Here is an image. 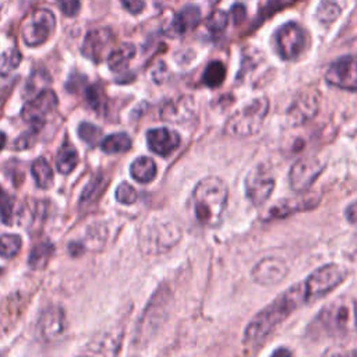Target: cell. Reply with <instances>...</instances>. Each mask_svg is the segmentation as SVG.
I'll return each mask as SVG.
<instances>
[{
  "label": "cell",
  "instance_id": "obj_1",
  "mask_svg": "<svg viewBox=\"0 0 357 357\" xmlns=\"http://www.w3.org/2000/svg\"><path fill=\"white\" fill-rule=\"evenodd\" d=\"M307 303L310 301L304 282L290 286L250 321L244 331V343L252 347L259 346L279 324Z\"/></svg>",
  "mask_w": 357,
  "mask_h": 357
},
{
  "label": "cell",
  "instance_id": "obj_2",
  "mask_svg": "<svg viewBox=\"0 0 357 357\" xmlns=\"http://www.w3.org/2000/svg\"><path fill=\"white\" fill-rule=\"evenodd\" d=\"M229 190L226 183L219 177H205L192 191L194 213L197 220L204 226H216L225 213Z\"/></svg>",
  "mask_w": 357,
  "mask_h": 357
},
{
  "label": "cell",
  "instance_id": "obj_3",
  "mask_svg": "<svg viewBox=\"0 0 357 357\" xmlns=\"http://www.w3.org/2000/svg\"><path fill=\"white\" fill-rule=\"evenodd\" d=\"M314 325L326 336H346L357 329V303L339 297L326 304L317 315Z\"/></svg>",
  "mask_w": 357,
  "mask_h": 357
},
{
  "label": "cell",
  "instance_id": "obj_4",
  "mask_svg": "<svg viewBox=\"0 0 357 357\" xmlns=\"http://www.w3.org/2000/svg\"><path fill=\"white\" fill-rule=\"evenodd\" d=\"M269 110L266 98H257L236 112L226 124V131L237 137H250L259 131Z\"/></svg>",
  "mask_w": 357,
  "mask_h": 357
},
{
  "label": "cell",
  "instance_id": "obj_5",
  "mask_svg": "<svg viewBox=\"0 0 357 357\" xmlns=\"http://www.w3.org/2000/svg\"><path fill=\"white\" fill-rule=\"evenodd\" d=\"M346 276H347L346 268L337 264H326L315 269L304 280V286H305L310 303L331 293L333 289H336L339 284L344 282Z\"/></svg>",
  "mask_w": 357,
  "mask_h": 357
},
{
  "label": "cell",
  "instance_id": "obj_6",
  "mask_svg": "<svg viewBox=\"0 0 357 357\" xmlns=\"http://www.w3.org/2000/svg\"><path fill=\"white\" fill-rule=\"evenodd\" d=\"M180 237V230L170 222H152L146 225L139 236L144 252L159 254L167 251Z\"/></svg>",
  "mask_w": 357,
  "mask_h": 357
},
{
  "label": "cell",
  "instance_id": "obj_7",
  "mask_svg": "<svg viewBox=\"0 0 357 357\" xmlns=\"http://www.w3.org/2000/svg\"><path fill=\"white\" fill-rule=\"evenodd\" d=\"M56 26L54 15L47 8L32 11L22 25V39L28 46L45 43Z\"/></svg>",
  "mask_w": 357,
  "mask_h": 357
},
{
  "label": "cell",
  "instance_id": "obj_8",
  "mask_svg": "<svg viewBox=\"0 0 357 357\" xmlns=\"http://www.w3.org/2000/svg\"><path fill=\"white\" fill-rule=\"evenodd\" d=\"M245 195L254 205H262L275 188V177L271 170L264 166H255L245 177Z\"/></svg>",
  "mask_w": 357,
  "mask_h": 357
},
{
  "label": "cell",
  "instance_id": "obj_9",
  "mask_svg": "<svg viewBox=\"0 0 357 357\" xmlns=\"http://www.w3.org/2000/svg\"><path fill=\"white\" fill-rule=\"evenodd\" d=\"M321 201V195L318 192L312 191H301L300 195L291 197V198H284L272 205L266 211V220H273V219H283L287 218L296 212L301 211H308L315 208Z\"/></svg>",
  "mask_w": 357,
  "mask_h": 357
},
{
  "label": "cell",
  "instance_id": "obj_10",
  "mask_svg": "<svg viewBox=\"0 0 357 357\" xmlns=\"http://www.w3.org/2000/svg\"><path fill=\"white\" fill-rule=\"evenodd\" d=\"M324 163L314 156L300 158L289 172V183L294 191H307L322 173Z\"/></svg>",
  "mask_w": 357,
  "mask_h": 357
},
{
  "label": "cell",
  "instance_id": "obj_11",
  "mask_svg": "<svg viewBox=\"0 0 357 357\" xmlns=\"http://www.w3.org/2000/svg\"><path fill=\"white\" fill-rule=\"evenodd\" d=\"M325 79L333 86L357 91V57L344 56L333 61L325 74Z\"/></svg>",
  "mask_w": 357,
  "mask_h": 357
},
{
  "label": "cell",
  "instance_id": "obj_12",
  "mask_svg": "<svg viewBox=\"0 0 357 357\" xmlns=\"http://www.w3.org/2000/svg\"><path fill=\"white\" fill-rule=\"evenodd\" d=\"M276 46L282 59H297L305 46V33L296 22L284 24L276 33Z\"/></svg>",
  "mask_w": 357,
  "mask_h": 357
},
{
  "label": "cell",
  "instance_id": "obj_13",
  "mask_svg": "<svg viewBox=\"0 0 357 357\" xmlns=\"http://www.w3.org/2000/svg\"><path fill=\"white\" fill-rule=\"evenodd\" d=\"M57 107V96L52 89H45L36 96L31 98L22 107V119L31 126L40 127L46 117Z\"/></svg>",
  "mask_w": 357,
  "mask_h": 357
},
{
  "label": "cell",
  "instance_id": "obj_14",
  "mask_svg": "<svg viewBox=\"0 0 357 357\" xmlns=\"http://www.w3.org/2000/svg\"><path fill=\"white\" fill-rule=\"evenodd\" d=\"M289 268L286 262L278 257L262 258L252 269V278L262 286H273L283 280Z\"/></svg>",
  "mask_w": 357,
  "mask_h": 357
},
{
  "label": "cell",
  "instance_id": "obj_15",
  "mask_svg": "<svg viewBox=\"0 0 357 357\" xmlns=\"http://www.w3.org/2000/svg\"><path fill=\"white\" fill-rule=\"evenodd\" d=\"M113 39H114V35L109 28L92 29L86 33L81 52L89 60L99 63L105 57L106 50L113 43Z\"/></svg>",
  "mask_w": 357,
  "mask_h": 357
},
{
  "label": "cell",
  "instance_id": "obj_16",
  "mask_svg": "<svg viewBox=\"0 0 357 357\" xmlns=\"http://www.w3.org/2000/svg\"><path fill=\"white\" fill-rule=\"evenodd\" d=\"M146 142L148 148L153 153L160 156H169L178 148L181 138L176 131H172L166 127H159L152 128L146 132Z\"/></svg>",
  "mask_w": 357,
  "mask_h": 357
},
{
  "label": "cell",
  "instance_id": "obj_17",
  "mask_svg": "<svg viewBox=\"0 0 357 357\" xmlns=\"http://www.w3.org/2000/svg\"><path fill=\"white\" fill-rule=\"evenodd\" d=\"M39 333L47 342L59 339L66 329V317L61 308L49 307L39 318Z\"/></svg>",
  "mask_w": 357,
  "mask_h": 357
},
{
  "label": "cell",
  "instance_id": "obj_18",
  "mask_svg": "<svg viewBox=\"0 0 357 357\" xmlns=\"http://www.w3.org/2000/svg\"><path fill=\"white\" fill-rule=\"evenodd\" d=\"M192 112H194L192 99L188 96H183V98L169 100L163 106V109L160 112V117L163 120L174 121V123L180 124V123L188 120L191 117Z\"/></svg>",
  "mask_w": 357,
  "mask_h": 357
},
{
  "label": "cell",
  "instance_id": "obj_19",
  "mask_svg": "<svg viewBox=\"0 0 357 357\" xmlns=\"http://www.w3.org/2000/svg\"><path fill=\"white\" fill-rule=\"evenodd\" d=\"M201 20V11L197 6H187L180 10L173 21H172V31L174 35H183L191 29H194Z\"/></svg>",
  "mask_w": 357,
  "mask_h": 357
},
{
  "label": "cell",
  "instance_id": "obj_20",
  "mask_svg": "<svg viewBox=\"0 0 357 357\" xmlns=\"http://www.w3.org/2000/svg\"><path fill=\"white\" fill-rule=\"evenodd\" d=\"M318 109V100L314 95H301L294 100L293 106L289 109V116L293 124H300L310 120Z\"/></svg>",
  "mask_w": 357,
  "mask_h": 357
},
{
  "label": "cell",
  "instance_id": "obj_21",
  "mask_svg": "<svg viewBox=\"0 0 357 357\" xmlns=\"http://www.w3.org/2000/svg\"><path fill=\"white\" fill-rule=\"evenodd\" d=\"M135 56V47L131 43H124L109 53L107 66L114 73H121L128 68L130 61Z\"/></svg>",
  "mask_w": 357,
  "mask_h": 357
},
{
  "label": "cell",
  "instance_id": "obj_22",
  "mask_svg": "<svg viewBox=\"0 0 357 357\" xmlns=\"http://www.w3.org/2000/svg\"><path fill=\"white\" fill-rule=\"evenodd\" d=\"M130 174L139 183H149L156 176V165L148 156L137 158L130 166Z\"/></svg>",
  "mask_w": 357,
  "mask_h": 357
},
{
  "label": "cell",
  "instance_id": "obj_23",
  "mask_svg": "<svg viewBox=\"0 0 357 357\" xmlns=\"http://www.w3.org/2000/svg\"><path fill=\"white\" fill-rule=\"evenodd\" d=\"M31 174L35 180V184L42 190H47L53 184V172L45 158H39L32 163Z\"/></svg>",
  "mask_w": 357,
  "mask_h": 357
},
{
  "label": "cell",
  "instance_id": "obj_24",
  "mask_svg": "<svg viewBox=\"0 0 357 357\" xmlns=\"http://www.w3.org/2000/svg\"><path fill=\"white\" fill-rule=\"evenodd\" d=\"M78 163V152L77 149L70 145V144H64L61 145V148L57 152L56 156V167L61 174H68L70 172L74 170V167Z\"/></svg>",
  "mask_w": 357,
  "mask_h": 357
},
{
  "label": "cell",
  "instance_id": "obj_25",
  "mask_svg": "<svg viewBox=\"0 0 357 357\" xmlns=\"http://www.w3.org/2000/svg\"><path fill=\"white\" fill-rule=\"evenodd\" d=\"M100 148L106 153H123L131 148V138L126 132L112 134L102 139Z\"/></svg>",
  "mask_w": 357,
  "mask_h": 357
},
{
  "label": "cell",
  "instance_id": "obj_26",
  "mask_svg": "<svg viewBox=\"0 0 357 357\" xmlns=\"http://www.w3.org/2000/svg\"><path fill=\"white\" fill-rule=\"evenodd\" d=\"M226 78V67L222 61H211L202 75V82L209 88H218Z\"/></svg>",
  "mask_w": 357,
  "mask_h": 357
},
{
  "label": "cell",
  "instance_id": "obj_27",
  "mask_svg": "<svg viewBox=\"0 0 357 357\" xmlns=\"http://www.w3.org/2000/svg\"><path fill=\"white\" fill-rule=\"evenodd\" d=\"M52 82L49 74L46 71H35L29 78L28 82L25 85V95H28V98H33L38 93H40L42 91L47 89V85Z\"/></svg>",
  "mask_w": 357,
  "mask_h": 357
},
{
  "label": "cell",
  "instance_id": "obj_28",
  "mask_svg": "<svg viewBox=\"0 0 357 357\" xmlns=\"http://www.w3.org/2000/svg\"><path fill=\"white\" fill-rule=\"evenodd\" d=\"M52 252H53V245L50 243H47V241L39 243V244H36L33 247V250H32V252L29 255L28 264L32 268H35V269L42 268L47 262V259L52 255Z\"/></svg>",
  "mask_w": 357,
  "mask_h": 357
},
{
  "label": "cell",
  "instance_id": "obj_29",
  "mask_svg": "<svg viewBox=\"0 0 357 357\" xmlns=\"http://www.w3.org/2000/svg\"><path fill=\"white\" fill-rule=\"evenodd\" d=\"M21 237L17 234H3L0 236V257L13 258L21 250Z\"/></svg>",
  "mask_w": 357,
  "mask_h": 357
},
{
  "label": "cell",
  "instance_id": "obj_30",
  "mask_svg": "<svg viewBox=\"0 0 357 357\" xmlns=\"http://www.w3.org/2000/svg\"><path fill=\"white\" fill-rule=\"evenodd\" d=\"M315 14H317L318 21H321L322 24H331L339 17L340 7L332 0H324L319 4V7L317 8Z\"/></svg>",
  "mask_w": 357,
  "mask_h": 357
},
{
  "label": "cell",
  "instance_id": "obj_31",
  "mask_svg": "<svg viewBox=\"0 0 357 357\" xmlns=\"http://www.w3.org/2000/svg\"><path fill=\"white\" fill-rule=\"evenodd\" d=\"M227 21V14L222 10H216L206 18V28L212 35H219L226 29Z\"/></svg>",
  "mask_w": 357,
  "mask_h": 357
},
{
  "label": "cell",
  "instance_id": "obj_32",
  "mask_svg": "<svg viewBox=\"0 0 357 357\" xmlns=\"http://www.w3.org/2000/svg\"><path fill=\"white\" fill-rule=\"evenodd\" d=\"M106 184V178L103 176H96L93 177L88 185L84 188L82 195H81V202H91L93 198H96V195L102 191V188Z\"/></svg>",
  "mask_w": 357,
  "mask_h": 357
},
{
  "label": "cell",
  "instance_id": "obj_33",
  "mask_svg": "<svg viewBox=\"0 0 357 357\" xmlns=\"http://www.w3.org/2000/svg\"><path fill=\"white\" fill-rule=\"evenodd\" d=\"M13 206H14L13 198L0 187V219L6 225H11L13 222V216H14Z\"/></svg>",
  "mask_w": 357,
  "mask_h": 357
},
{
  "label": "cell",
  "instance_id": "obj_34",
  "mask_svg": "<svg viewBox=\"0 0 357 357\" xmlns=\"http://www.w3.org/2000/svg\"><path fill=\"white\" fill-rule=\"evenodd\" d=\"M78 134L81 139H84L86 144L95 145L102 137V130L91 123H81L78 126Z\"/></svg>",
  "mask_w": 357,
  "mask_h": 357
},
{
  "label": "cell",
  "instance_id": "obj_35",
  "mask_svg": "<svg viewBox=\"0 0 357 357\" xmlns=\"http://www.w3.org/2000/svg\"><path fill=\"white\" fill-rule=\"evenodd\" d=\"M21 61V53L18 49H10L0 59V74H8Z\"/></svg>",
  "mask_w": 357,
  "mask_h": 357
},
{
  "label": "cell",
  "instance_id": "obj_36",
  "mask_svg": "<svg viewBox=\"0 0 357 357\" xmlns=\"http://www.w3.org/2000/svg\"><path fill=\"white\" fill-rule=\"evenodd\" d=\"M116 198L120 204L130 205V204H134L137 201L138 194H137V191L134 190L132 185H130L128 183H121L116 190Z\"/></svg>",
  "mask_w": 357,
  "mask_h": 357
},
{
  "label": "cell",
  "instance_id": "obj_37",
  "mask_svg": "<svg viewBox=\"0 0 357 357\" xmlns=\"http://www.w3.org/2000/svg\"><path fill=\"white\" fill-rule=\"evenodd\" d=\"M85 99H86V103L92 107V109H95V110H98L99 107H100V105H102V92H100V89L98 88V86H95V85H91V86H88V88H85Z\"/></svg>",
  "mask_w": 357,
  "mask_h": 357
},
{
  "label": "cell",
  "instance_id": "obj_38",
  "mask_svg": "<svg viewBox=\"0 0 357 357\" xmlns=\"http://www.w3.org/2000/svg\"><path fill=\"white\" fill-rule=\"evenodd\" d=\"M39 130H40V127H38V126H31V130L26 131V132H24V134L15 141V148H17V149H24V148L31 146V145L33 144V141H35L36 134H39Z\"/></svg>",
  "mask_w": 357,
  "mask_h": 357
},
{
  "label": "cell",
  "instance_id": "obj_39",
  "mask_svg": "<svg viewBox=\"0 0 357 357\" xmlns=\"http://www.w3.org/2000/svg\"><path fill=\"white\" fill-rule=\"evenodd\" d=\"M56 1L60 11L67 17H74L81 8L79 0H56Z\"/></svg>",
  "mask_w": 357,
  "mask_h": 357
},
{
  "label": "cell",
  "instance_id": "obj_40",
  "mask_svg": "<svg viewBox=\"0 0 357 357\" xmlns=\"http://www.w3.org/2000/svg\"><path fill=\"white\" fill-rule=\"evenodd\" d=\"M231 17H233V22L236 25H240L244 22L245 17H247V10L244 7V4L241 3H236L233 7H231Z\"/></svg>",
  "mask_w": 357,
  "mask_h": 357
},
{
  "label": "cell",
  "instance_id": "obj_41",
  "mask_svg": "<svg viewBox=\"0 0 357 357\" xmlns=\"http://www.w3.org/2000/svg\"><path fill=\"white\" fill-rule=\"evenodd\" d=\"M126 10H128L131 14H139L144 10V1L142 0H120Z\"/></svg>",
  "mask_w": 357,
  "mask_h": 357
},
{
  "label": "cell",
  "instance_id": "obj_42",
  "mask_svg": "<svg viewBox=\"0 0 357 357\" xmlns=\"http://www.w3.org/2000/svg\"><path fill=\"white\" fill-rule=\"evenodd\" d=\"M344 215H346V218H347V220H349L350 223L357 225V201L351 202V204L346 208Z\"/></svg>",
  "mask_w": 357,
  "mask_h": 357
},
{
  "label": "cell",
  "instance_id": "obj_43",
  "mask_svg": "<svg viewBox=\"0 0 357 357\" xmlns=\"http://www.w3.org/2000/svg\"><path fill=\"white\" fill-rule=\"evenodd\" d=\"M4 145H6V134L0 131V151L4 148Z\"/></svg>",
  "mask_w": 357,
  "mask_h": 357
},
{
  "label": "cell",
  "instance_id": "obj_44",
  "mask_svg": "<svg viewBox=\"0 0 357 357\" xmlns=\"http://www.w3.org/2000/svg\"><path fill=\"white\" fill-rule=\"evenodd\" d=\"M282 353H286V354H291L289 350H276V351H273V354H282Z\"/></svg>",
  "mask_w": 357,
  "mask_h": 357
}]
</instances>
